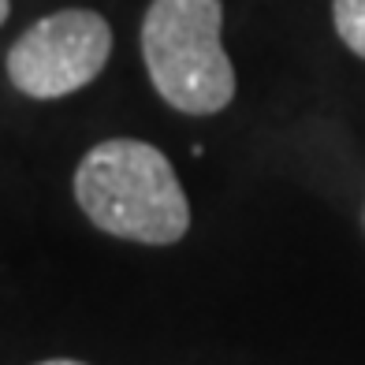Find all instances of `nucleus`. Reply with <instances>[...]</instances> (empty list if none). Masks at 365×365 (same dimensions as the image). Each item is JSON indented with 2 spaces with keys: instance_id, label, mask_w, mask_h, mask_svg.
Instances as JSON below:
<instances>
[{
  "instance_id": "f257e3e1",
  "label": "nucleus",
  "mask_w": 365,
  "mask_h": 365,
  "mask_svg": "<svg viewBox=\"0 0 365 365\" xmlns=\"http://www.w3.org/2000/svg\"><path fill=\"white\" fill-rule=\"evenodd\" d=\"M75 202L105 235L172 246L190 231V202L157 145L138 138L97 142L75 168Z\"/></svg>"
},
{
  "instance_id": "f03ea898",
  "label": "nucleus",
  "mask_w": 365,
  "mask_h": 365,
  "mask_svg": "<svg viewBox=\"0 0 365 365\" xmlns=\"http://www.w3.org/2000/svg\"><path fill=\"white\" fill-rule=\"evenodd\" d=\"M220 0H153L142 19V60L164 105L187 115L224 112L235 68L220 41Z\"/></svg>"
},
{
  "instance_id": "7ed1b4c3",
  "label": "nucleus",
  "mask_w": 365,
  "mask_h": 365,
  "mask_svg": "<svg viewBox=\"0 0 365 365\" xmlns=\"http://www.w3.org/2000/svg\"><path fill=\"white\" fill-rule=\"evenodd\" d=\"M112 56V26L90 8H63L26 26L8 48L11 86L34 101H60L105 71Z\"/></svg>"
},
{
  "instance_id": "20e7f679",
  "label": "nucleus",
  "mask_w": 365,
  "mask_h": 365,
  "mask_svg": "<svg viewBox=\"0 0 365 365\" xmlns=\"http://www.w3.org/2000/svg\"><path fill=\"white\" fill-rule=\"evenodd\" d=\"M331 19H336L339 41L351 48L354 56L365 60V0H336Z\"/></svg>"
},
{
  "instance_id": "39448f33",
  "label": "nucleus",
  "mask_w": 365,
  "mask_h": 365,
  "mask_svg": "<svg viewBox=\"0 0 365 365\" xmlns=\"http://www.w3.org/2000/svg\"><path fill=\"white\" fill-rule=\"evenodd\" d=\"M38 365H86V361H75V358H48V361H38Z\"/></svg>"
},
{
  "instance_id": "423d86ee",
  "label": "nucleus",
  "mask_w": 365,
  "mask_h": 365,
  "mask_svg": "<svg viewBox=\"0 0 365 365\" xmlns=\"http://www.w3.org/2000/svg\"><path fill=\"white\" fill-rule=\"evenodd\" d=\"M8 15H11V0H0V26L8 23Z\"/></svg>"
}]
</instances>
